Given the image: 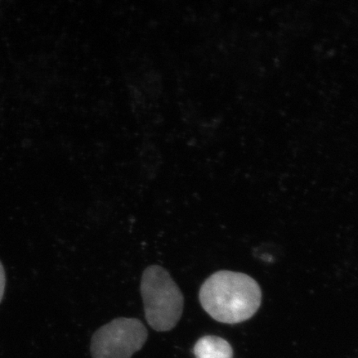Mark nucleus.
<instances>
[{
	"instance_id": "obj_1",
	"label": "nucleus",
	"mask_w": 358,
	"mask_h": 358,
	"mask_svg": "<svg viewBox=\"0 0 358 358\" xmlns=\"http://www.w3.org/2000/svg\"><path fill=\"white\" fill-rule=\"evenodd\" d=\"M199 301L213 320L222 324H239L257 313L262 303V290L248 275L221 271L201 286Z\"/></svg>"
},
{
	"instance_id": "obj_2",
	"label": "nucleus",
	"mask_w": 358,
	"mask_h": 358,
	"mask_svg": "<svg viewBox=\"0 0 358 358\" xmlns=\"http://www.w3.org/2000/svg\"><path fill=\"white\" fill-rule=\"evenodd\" d=\"M141 291L148 324L158 332L172 330L182 315L185 298L169 273L159 266L147 267Z\"/></svg>"
},
{
	"instance_id": "obj_3",
	"label": "nucleus",
	"mask_w": 358,
	"mask_h": 358,
	"mask_svg": "<svg viewBox=\"0 0 358 358\" xmlns=\"http://www.w3.org/2000/svg\"><path fill=\"white\" fill-rule=\"evenodd\" d=\"M148 331L144 324L131 317H117L93 334V358H131L145 345Z\"/></svg>"
},
{
	"instance_id": "obj_4",
	"label": "nucleus",
	"mask_w": 358,
	"mask_h": 358,
	"mask_svg": "<svg viewBox=\"0 0 358 358\" xmlns=\"http://www.w3.org/2000/svg\"><path fill=\"white\" fill-rule=\"evenodd\" d=\"M194 353L196 358H232L234 351L230 343L217 336H204L196 343Z\"/></svg>"
},
{
	"instance_id": "obj_5",
	"label": "nucleus",
	"mask_w": 358,
	"mask_h": 358,
	"mask_svg": "<svg viewBox=\"0 0 358 358\" xmlns=\"http://www.w3.org/2000/svg\"><path fill=\"white\" fill-rule=\"evenodd\" d=\"M6 271H4V268L3 267L2 263L0 262V302L2 301V299L4 294V290H6Z\"/></svg>"
}]
</instances>
